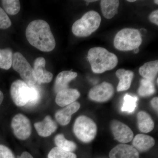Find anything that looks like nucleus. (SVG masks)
I'll list each match as a JSON object with an SVG mask.
<instances>
[{"label":"nucleus","instance_id":"f257e3e1","mask_svg":"<svg viewBox=\"0 0 158 158\" xmlns=\"http://www.w3.org/2000/svg\"><path fill=\"white\" fill-rule=\"evenodd\" d=\"M26 36L31 45L42 52H51L56 47V40L49 25L43 20L30 23L26 29Z\"/></svg>","mask_w":158,"mask_h":158},{"label":"nucleus","instance_id":"f03ea898","mask_svg":"<svg viewBox=\"0 0 158 158\" xmlns=\"http://www.w3.org/2000/svg\"><path fill=\"white\" fill-rule=\"evenodd\" d=\"M88 59L95 73H102L116 67L118 59L116 55L102 47H94L88 51Z\"/></svg>","mask_w":158,"mask_h":158},{"label":"nucleus","instance_id":"7ed1b4c3","mask_svg":"<svg viewBox=\"0 0 158 158\" xmlns=\"http://www.w3.org/2000/svg\"><path fill=\"white\" fill-rule=\"evenodd\" d=\"M101 20L98 12L94 11H88L81 18L75 22L72 27V31L77 37H88L98 29Z\"/></svg>","mask_w":158,"mask_h":158},{"label":"nucleus","instance_id":"20e7f679","mask_svg":"<svg viewBox=\"0 0 158 158\" xmlns=\"http://www.w3.org/2000/svg\"><path fill=\"white\" fill-rule=\"evenodd\" d=\"M142 40L138 30L124 28L118 31L114 39L115 48L121 51L134 50L141 45Z\"/></svg>","mask_w":158,"mask_h":158},{"label":"nucleus","instance_id":"39448f33","mask_svg":"<svg viewBox=\"0 0 158 158\" xmlns=\"http://www.w3.org/2000/svg\"><path fill=\"white\" fill-rule=\"evenodd\" d=\"M73 131L75 135L80 141L84 143H90L96 137L97 127L91 118L83 115L76 119Z\"/></svg>","mask_w":158,"mask_h":158},{"label":"nucleus","instance_id":"423d86ee","mask_svg":"<svg viewBox=\"0 0 158 158\" xmlns=\"http://www.w3.org/2000/svg\"><path fill=\"white\" fill-rule=\"evenodd\" d=\"M12 67L15 71L29 86H33L37 83L34 69L23 56L19 52L13 54Z\"/></svg>","mask_w":158,"mask_h":158},{"label":"nucleus","instance_id":"0eeeda50","mask_svg":"<svg viewBox=\"0 0 158 158\" xmlns=\"http://www.w3.org/2000/svg\"><path fill=\"white\" fill-rule=\"evenodd\" d=\"M31 89L30 86L22 80H18L11 84L10 94L15 104L22 107L28 103Z\"/></svg>","mask_w":158,"mask_h":158},{"label":"nucleus","instance_id":"6e6552de","mask_svg":"<svg viewBox=\"0 0 158 158\" xmlns=\"http://www.w3.org/2000/svg\"><path fill=\"white\" fill-rule=\"evenodd\" d=\"M11 127L15 136L19 140H27L32 133L30 119L21 113L16 114L13 117L11 121Z\"/></svg>","mask_w":158,"mask_h":158},{"label":"nucleus","instance_id":"1a4fd4ad","mask_svg":"<svg viewBox=\"0 0 158 158\" xmlns=\"http://www.w3.org/2000/svg\"><path fill=\"white\" fill-rule=\"evenodd\" d=\"M114 89L112 84L104 82L93 87L88 94L89 98L97 102H105L112 98Z\"/></svg>","mask_w":158,"mask_h":158},{"label":"nucleus","instance_id":"9d476101","mask_svg":"<svg viewBox=\"0 0 158 158\" xmlns=\"http://www.w3.org/2000/svg\"><path fill=\"white\" fill-rule=\"evenodd\" d=\"M111 131L116 141L122 144L130 142L134 138V133L127 125L118 120H114L111 123Z\"/></svg>","mask_w":158,"mask_h":158},{"label":"nucleus","instance_id":"9b49d317","mask_svg":"<svg viewBox=\"0 0 158 158\" xmlns=\"http://www.w3.org/2000/svg\"><path fill=\"white\" fill-rule=\"evenodd\" d=\"M45 64V59L43 57H39L34 61V74L37 82L40 85L50 83L53 77L52 73L46 70Z\"/></svg>","mask_w":158,"mask_h":158},{"label":"nucleus","instance_id":"f8f14e48","mask_svg":"<svg viewBox=\"0 0 158 158\" xmlns=\"http://www.w3.org/2000/svg\"><path fill=\"white\" fill-rule=\"evenodd\" d=\"M110 158H139V152L129 144H118L110 151Z\"/></svg>","mask_w":158,"mask_h":158},{"label":"nucleus","instance_id":"ddd939ff","mask_svg":"<svg viewBox=\"0 0 158 158\" xmlns=\"http://www.w3.org/2000/svg\"><path fill=\"white\" fill-rule=\"evenodd\" d=\"M81 105L75 102L57 111L55 118L57 122L62 126H66L70 122L72 116L80 109Z\"/></svg>","mask_w":158,"mask_h":158},{"label":"nucleus","instance_id":"4468645a","mask_svg":"<svg viewBox=\"0 0 158 158\" xmlns=\"http://www.w3.org/2000/svg\"><path fill=\"white\" fill-rule=\"evenodd\" d=\"M80 96V93L77 89L67 88L57 93L56 102L59 106L64 107L76 102Z\"/></svg>","mask_w":158,"mask_h":158},{"label":"nucleus","instance_id":"2eb2a0df","mask_svg":"<svg viewBox=\"0 0 158 158\" xmlns=\"http://www.w3.org/2000/svg\"><path fill=\"white\" fill-rule=\"evenodd\" d=\"M34 127L39 136L48 137L50 136L57 130V125L51 116H46L42 121L35 123Z\"/></svg>","mask_w":158,"mask_h":158},{"label":"nucleus","instance_id":"dca6fc26","mask_svg":"<svg viewBox=\"0 0 158 158\" xmlns=\"http://www.w3.org/2000/svg\"><path fill=\"white\" fill-rule=\"evenodd\" d=\"M77 73L72 71H63L57 75L54 85V91L56 93L68 88L69 84L76 78Z\"/></svg>","mask_w":158,"mask_h":158},{"label":"nucleus","instance_id":"f3484780","mask_svg":"<svg viewBox=\"0 0 158 158\" xmlns=\"http://www.w3.org/2000/svg\"><path fill=\"white\" fill-rule=\"evenodd\" d=\"M132 140L133 146L138 152H147L155 144V141L152 137L143 134L136 135Z\"/></svg>","mask_w":158,"mask_h":158},{"label":"nucleus","instance_id":"a211bd4d","mask_svg":"<svg viewBox=\"0 0 158 158\" xmlns=\"http://www.w3.org/2000/svg\"><path fill=\"white\" fill-rule=\"evenodd\" d=\"M116 75L119 79L117 87V91L121 92L129 89L134 77V73L131 70L120 69L116 71Z\"/></svg>","mask_w":158,"mask_h":158},{"label":"nucleus","instance_id":"6ab92c4d","mask_svg":"<svg viewBox=\"0 0 158 158\" xmlns=\"http://www.w3.org/2000/svg\"><path fill=\"white\" fill-rule=\"evenodd\" d=\"M119 2L118 0H102L100 6L105 18L111 19L118 13Z\"/></svg>","mask_w":158,"mask_h":158},{"label":"nucleus","instance_id":"aec40b11","mask_svg":"<svg viewBox=\"0 0 158 158\" xmlns=\"http://www.w3.org/2000/svg\"><path fill=\"white\" fill-rule=\"evenodd\" d=\"M138 125L139 130L142 133L152 131L154 128V123L149 114L144 111H140L137 115Z\"/></svg>","mask_w":158,"mask_h":158},{"label":"nucleus","instance_id":"412c9836","mask_svg":"<svg viewBox=\"0 0 158 158\" xmlns=\"http://www.w3.org/2000/svg\"><path fill=\"white\" fill-rule=\"evenodd\" d=\"M158 73V61L146 62L139 69V73L143 78L153 81Z\"/></svg>","mask_w":158,"mask_h":158},{"label":"nucleus","instance_id":"4be33fe9","mask_svg":"<svg viewBox=\"0 0 158 158\" xmlns=\"http://www.w3.org/2000/svg\"><path fill=\"white\" fill-rule=\"evenodd\" d=\"M54 141L56 147L68 152H73L77 149V144L73 141L67 140L63 134H59L56 136Z\"/></svg>","mask_w":158,"mask_h":158},{"label":"nucleus","instance_id":"5701e85b","mask_svg":"<svg viewBox=\"0 0 158 158\" xmlns=\"http://www.w3.org/2000/svg\"><path fill=\"white\" fill-rule=\"evenodd\" d=\"M13 54L10 48L0 49V68L9 70L11 67Z\"/></svg>","mask_w":158,"mask_h":158},{"label":"nucleus","instance_id":"b1692460","mask_svg":"<svg viewBox=\"0 0 158 158\" xmlns=\"http://www.w3.org/2000/svg\"><path fill=\"white\" fill-rule=\"evenodd\" d=\"M155 91V88L153 81L144 78L141 79L140 87L138 90V93L140 96L145 97L151 96Z\"/></svg>","mask_w":158,"mask_h":158},{"label":"nucleus","instance_id":"393cba45","mask_svg":"<svg viewBox=\"0 0 158 158\" xmlns=\"http://www.w3.org/2000/svg\"><path fill=\"white\" fill-rule=\"evenodd\" d=\"M138 98L136 96H132L126 94L123 98V101L122 106L121 110L123 113H133L137 107Z\"/></svg>","mask_w":158,"mask_h":158},{"label":"nucleus","instance_id":"a878e982","mask_svg":"<svg viewBox=\"0 0 158 158\" xmlns=\"http://www.w3.org/2000/svg\"><path fill=\"white\" fill-rule=\"evenodd\" d=\"M1 2L6 12L10 15L17 14L20 10V3L18 0H3Z\"/></svg>","mask_w":158,"mask_h":158},{"label":"nucleus","instance_id":"bb28decb","mask_svg":"<svg viewBox=\"0 0 158 158\" xmlns=\"http://www.w3.org/2000/svg\"><path fill=\"white\" fill-rule=\"evenodd\" d=\"M48 158H77L76 155L73 152H68L57 147L52 148L49 152Z\"/></svg>","mask_w":158,"mask_h":158},{"label":"nucleus","instance_id":"cd10ccee","mask_svg":"<svg viewBox=\"0 0 158 158\" xmlns=\"http://www.w3.org/2000/svg\"><path fill=\"white\" fill-rule=\"evenodd\" d=\"M30 87L31 89L30 99L27 105L29 106H33L39 102L41 98V94L40 90L37 86L34 85L33 86H30Z\"/></svg>","mask_w":158,"mask_h":158},{"label":"nucleus","instance_id":"c85d7f7f","mask_svg":"<svg viewBox=\"0 0 158 158\" xmlns=\"http://www.w3.org/2000/svg\"><path fill=\"white\" fill-rule=\"evenodd\" d=\"M11 25V20L4 9L0 7V29H7Z\"/></svg>","mask_w":158,"mask_h":158},{"label":"nucleus","instance_id":"c756f323","mask_svg":"<svg viewBox=\"0 0 158 158\" xmlns=\"http://www.w3.org/2000/svg\"><path fill=\"white\" fill-rule=\"evenodd\" d=\"M0 158H15L11 149L6 145L0 144Z\"/></svg>","mask_w":158,"mask_h":158},{"label":"nucleus","instance_id":"7c9ffc66","mask_svg":"<svg viewBox=\"0 0 158 158\" xmlns=\"http://www.w3.org/2000/svg\"><path fill=\"white\" fill-rule=\"evenodd\" d=\"M149 20L151 22L154 23L156 25H158V10L153 11L149 16Z\"/></svg>","mask_w":158,"mask_h":158},{"label":"nucleus","instance_id":"2f4dec72","mask_svg":"<svg viewBox=\"0 0 158 158\" xmlns=\"http://www.w3.org/2000/svg\"><path fill=\"white\" fill-rule=\"evenodd\" d=\"M158 97H155L152 100L151 103L153 109L156 110V111H158Z\"/></svg>","mask_w":158,"mask_h":158},{"label":"nucleus","instance_id":"473e14b6","mask_svg":"<svg viewBox=\"0 0 158 158\" xmlns=\"http://www.w3.org/2000/svg\"><path fill=\"white\" fill-rule=\"evenodd\" d=\"M18 158H34L30 153L27 152H24L20 156L18 157Z\"/></svg>","mask_w":158,"mask_h":158},{"label":"nucleus","instance_id":"72a5a7b5","mask_svg":"<svg viewBox=\"0 0 158 158\" xmlns=\"http://www.w3.org/2000/svg\"><path fill=\"white\" fill-rule=\"evenodd\" d=\"M4 97L3 93L1 90H0V106L2 104V103L4 100Z\"/></svg>","mask_w":158,"mask_h":158},{"label":"nucleus","instance_id":"f704fd0d","mask_svg":"<svg viewBox=\"0 0 158 158\" xmlns=\"http://www.w3.org/2000/svg\"><path fill=\"white\" fill-rule=\"evenodd\" d=\"M96 0H87V1H85V2L87 3H90V2H97Z\"/></svg>","mask_w":158,"mask_h":158},{"label":"nucleus","instance_id":"c9c22d12","mask_svg":"<svg viewBox=\"0 0 158 158\" xmlns=\"http://www.w3.org/2000/svg\"><path fill=\"white\" fill-rule=\"evenodd\" d=\"M139 48H136L134 50V53H138V52H139Z\"/></svg>","mask_w":158,"mask_h":158},{"label":"nucleus","instance_id":"e433bc0d","mask_svg":"<svg viewBox=\"0 0 158 158\" xmlns=\"http://www.w3.org/2000/svg\"><path fill=\"white\" fill-rule=\"evenodd\" d=\"M128 2H136V0H127Z\"/></svg>","mask_w":158,"mask_h":158},{"label":"nucleus","instance_id":"4c0bfd02","mask_svg":"<svg viewBox=\"0 0 158 158\" xmlns=\"http://www.w3.org/2000/svg\"><path fill=\"white\" fill-rule=\"evenodd\" d=\"M154 2L156 4V5H158V0H155V1H154Z\"/></svg>","mask_w":158,"mask_h":158}]
</instances>
